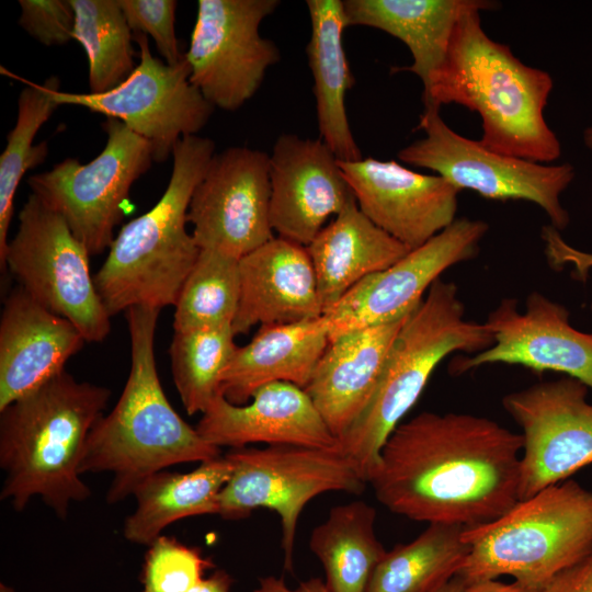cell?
I'll use <instances>...</instances> for the list:
<instances>
[{
	"label": "cell",
	"instance_id": "11",
	"mask_svg": "<svg viewBox=\"0 0 592 592\" xmlns=\"http://www.w3.org/2000/svg\"><path fill=\"white\" fill-rule=\"evenodd\" d=\"M418 129L425 136L398 152L402 162L435 171L460 191L471 190L488 200L535 203L555 229L568 226L560 194L574 177L571 164L548 166L491 151L454 132L433 103H424Z\"/></svg>",
	"mask_w": 592,
	"mask_h": 592
},
{
	"label": "cell",
	"instance_id": "21",
	"mask_svg": "<svg viewBox=\"0 0 592 592\" xmlns=\"http://www.w3.org/2000/svg\"><path fill=\"white\" fill-rule=\"evenodd\" d=\"M84 343L69 320L12 289L0 318V410L66 371Z\"/></svg>",
	"mask_w": 592,
	"mask_h": 592
},
{
	"label": "cell",
	"instance_id": "7",
	"mask_svg": "<svg viewBox=\"0 0 592 592\" xmlns=\"http://www.w3.org/2000/svg\"><path fill=\"white\" fill-rule=\"evenodd\" d=\"M469 554L458 571L466 583L511 576L544 589L592 550V491L572 479L519 501L491 523L465 528Z\"/></svg>",
	"mask_w": 592,
	"mask_h": 592
},
{
	"label": "cell",
	"instance_id": "10",
	"mask_svg": "<svg viewBox=\"0 0 592 592\" xmlns=\"http://www.w3.org/2000/svg\"><path fill=\"white\" fill-rule=\"evenodd\" d=\"M103 150L90 162L67 158L27 179L32 193L57 213L90 255L110 248L132 185L151 167L152 145L123 122L106 117Z\"/></svg>",
	"mask_w": 592,
	"mask_h": 592
},
{
	"label": "cell",
	"instance_id": "16",
	"mask_svg": "<svg viewBox=\"0 0 592 592\" xmlns=\"http://www.w3.org/2000/svg\"><path fill=\"white\" fill-rule=\"evenodd\" d=\"M187 223L200 250L238 260L273 239L269 155L241 146L215 153L192 195Z\"/></svg>",
	"mask_w": 592,
	"mask_h": 592
},
{
	"label": "cell",
	"instance_id": "24",
	"mask_svg": "<svg viewBox=\"0 0 592 592\" xmlns=\"http://www.w3.org/2000/svg\"><path fill=\"white\" fill-rule=\"evenodd\" d=\"M328 344L323 316L296 323L260 326L248 344L237 346L218 392L241 406L267 384L284 382L304 389Z\"/></svg>",
	"mask_w": 592,
	"mask_h": 592
},
{
	"label": "cell",
	"instance_id": "15",
	"mask_svg": "<svg viewBox=\"0 0 592 592\" xmlns=\"http://www.w3.org/2000/svg\"><path fill=\"white\" fill-rule=\"evenodd\" d=\"M488 229L489 225L483 220L456 218L391 266L360 281L322 315L329 341L408 316L443 272L479 253V242Z\"/></svg>",
	"mask_w": 592,
	"mask_h": 592
},
{
	"label": "cell",
	"instance_id": "13",
	"mask_svg": "<svg viewBox=\"0 0 592 592\" xmlns=\"http://www.w3.org/2000/svg\"><path fill=\"white\" fill-rule=\"evenodd\" d=\"M139 64L114 89L101 93H71L60 89L54 96L59 106L78 105L123 122L147 139L155 162H164L177 143L197 133L208 122L214 106L190 80V66L183 58L168 65L153 57L147 35L135 34Z\"/></svg>",
	"mask_w": 592,
	"mask_h": 592
},
{
	"label": "cell",
	"instance_id": "22",
	"mask_svg": "<svg viewBox=\"0 0 592 592\" xmlns=\"http://www.w3.org/2000/svg\"><path fill=\"white\" fill-rule=\"evenodd\" d=\"M236 335L257 326L286 325L322 316L316 273L306 247L274 237L239 260Z\"/></svg>",
	"mask_w": 592,
	"mask_h": 592
},
{
	"label": "cell",
	"instance_id": "9",
	"mask_svg": "<svg viewBox=\"0 0 592 592\" xmlns=\"http://www.w3.org/2000/svg\"><path fill=\"white\" fill-rule=\"evenodd\" d=\"M18 218L1 270L41 305L69 320L86 342H102L111 332V316L95 287L86 247L33 193Z\"/></svg>",
	"mask_w": 592,
	"mask_h": 592
},
{
	"label": "cell",
	"instance_id": "3",
	"mask_svg": "<svg viewBox=\"0 0 592 592\" xmlns=\"http://www.w3.org/2000/svg\"><path fill=\"white\" fill-rule=\"evenodd\" d=\"M160 309L135 306L125 311L130 339V371L122 395L109 414L91 430L80 474L112 473L106 501L117 503L164 468L207 462L221 449L205 441L170 405L155 357Z\"/></svg>",
	"mask_w": 592,
	"mask_h": 592
},
{
	"label": "cell",
	"instance_id": "5",
	"mask_svg": "<svg viewBox=\"0 0 592 592\" xmlns=\"http://www.w3.org/2000/svg\"><path fill=\"white\" fill-rule=\"evenodd\" d=\"M215 144L198 135L181 138L173 148L168 186L147 213L124 225L94 275L110 316L135 306H174L200 248L186 231L194 190L213 156Z\"/></svg>",
	"mask_w": 592,
	"mask_h": 592
},
{
	"label": "cell",
	"instance_id": "28",
	"mask_svg": "<svg viewBox=\"0 0 592 592\" xmlns=\"http://www.w3.org/2000/svg\"><path fill=\"white\" fill-rule=\"evenodd\" d=\"M232 467L224 456L200 463L185 474L161 470L143 481L134 492L136 509L126 519L127 540L149 546L173 522L219 512V494Z\"/></svg>",
	"mask_w": 592,
	"mask_h": 592
},
{
	"label": "cell",
	"instance_id": "17",
	"mask_svg": "<svg viewBox=\"0 0 592 592\" xmlns=\"http://www.w3.org/2000/svg\"><path fill=\"white\" fill-rule=\"evenodd\" d=\"M568 309L539 292H532L525 310L515 298H503L488 314L486 327L493 344L452 364L463 374L487 364L521 365L535 372L554 371L582 382L592 389V333L573 328Z\"/></svg>",
	"mask_w": 592,
	"mask_h": 592
},
{
	"label": "cell",
	"instance_id": "33",
	"mask_svg": "<svg viewBox=\"0 0 592 592\" xmlns=\"http://www.w3.org/2000/svg\"><path fill=\"white\" fill-rule=\"evenodd\" d=\"M231 325L177 330L170 345L174 385L189 414L203 413L236 349Z\"/></svg>",
	"mask_w": 592,
	"mask_h": 592
},
{
	"label": "cell",
	"instance_id": "36",
	"mask_svg": "<svg viewBox=\"0 0 592 592\" xmlns=\"http://www.w3.org/2000/svg\"><path fill=\"white\" fill-rule=\"evenodd\" d=\"M132 32L150 35L168 65L178 64L180 53L175 36V0H117Z\"/></svg>",
	"mask_w": 592,
	"mask_h": 592
},
{
	"label": "cell",
	"instance_id": "20",
	"mask_svg": "<svg viewBox=\"0 0 592 592\" xmlns=\"http://www.w3.org/2000/svg\"><path fill=\"white\" fill-rule=\"evenodd\" d=\"M196 430L219 448L253 443L340 448L307 392L284 382L262 386L241 406L217 395L202 413Z\"/></svg>",
	"mask_w": 592,
	"mask_h": 592
},
{
	"label": "cell",
	"instance_id": "37",
	"mask_svg": "<svg viewBox=\"0 0 592 592\" xmlns=\"http://www.w3.org/2000/svg\"><path fill=\"white\" fill-rule=\"evenodd\" d=\"M19 25L45 46L73 39L75 12L69 0H20Z\"/></svg>",
	"mask_w": 592,
	"mask_h": 592
},
{
	"label": "cell",
	"instance_id": "12",
	"mask_svg": "<svg viewBox=\"0 0 592 592\" xmlns=\"http://www.w3.org/2000/svg\"><path fill=\"white\" fill-rule=\"evenodd\" d=\"M278 4L277 0H198L184 57L191 82L214 109H240L280 60L278 47L260 34L262 21Z\"/></svg>",
	"mask_w": 592,
	"mask_h": 592
},
{
	"label": "cell",
	"instance_id": "14",
	"mask_svg": "<svg viewBox=\"0 0 592 592\" xmlns=\"http://www.w3.org/2000/svg\"><path fill=\"white\" fill-rule=\"evenodd\" d=\"M588 386L565 376L505 395L502 405L522 430L519 501L592 464Z\"/></svg>",
	"mask_w": 592,
	"mask_h": 592
},
{
	"label": "cell",
	"instance_id": "27",
	"mask_svg": "<svg viewBox=\"0 0 592 592\" xmlns=\"http://www.w3.org/2000/svg\"><path fill=\"white\" fill-rule=\"evenodd\" d=\"M310 38L306 47L314 80V95L319 138L340 161L362 159V152L350 127L346 92L354 84L343 47L348 26L343 1L307 0Z\"/></svg>",
	"mask_w": 592,
	"mask_h": 592
},
{
	"label": "cell",
	"instance_id": "23",
	"mask_svg": "<svg viewBox=\"0 0 592 592\" xmlns=\"http://www.w3.org/2000/svg\"><path fill=\"white\" fill-rule=\"evenodd\" d=\"M407 317L329 341L304 390L339 441L367 406Z\"/></svg>",
	"mask_w": 592,
	"mask_h": 592
},
{
	"label": "cell",
	"instance_id": "35",
	"mask_svg": "<svg viewBox=\"0 0 592 592\" xmlns=\"http://www.w3.org/2000/svg\"><path fill=\"white\" fill-rule=\"evenodd\" d=\"M196 548L159 536L149 545L143 568V592H189L213 568Z\"/></svg>",
	"mask_w": 592,
	"mask_h": 592
},
{
	"label": "cell",
	"instance_id": "45",
	"mask_svg": "<svg viewBox=\"0 0 592 592\" xmlns=\"http://www.w3.org/2000/svg\"><path fill=\"white\" fill-rule=\"evenodd\" d=\"M591 311H592V304H591Z\"/></svg>",
	"mask_w": 592,
	"mask_h": 592
},
{
	"label": "cell",
	"instance_id": "18",
	"mask_svg": "<svg viewBox=\"0 0 592 592\" xmlns=\"http://www.w3.org/2000/svg\"><path fill=\"white\" fill-rule=\"evenodd\" d=\"M339 166L360 210L410 250L456 220L460 190L440 175L375 158L339 160Z\"/></svg>",
	"mask_w": 592,
	"mask_h": 592
},
{
	"label": "cell",
	"instance_id": "43",
	"mask_svg": "<svg viewBox=\"0 0 592 592\" xmlns=\"http://www.w3.org/2000/svg\"><path fill=\"white\" fill-rule=\"evenodd\" d=\"M583 139H584L585 145H587L589 148L592 149V126L588 127V128L584 130Z\"/></svg>",
	"mask_w": 592,
	"mask_h": 592
},
{
	"label": "cell",
	"instance_id": "31",
	"mask_svg": "<svg viewBox=\"0 0 592 592\" xmlns=\"http://www.w3.org/2000/svg\"><path fill=\"white\" fill-rule=\"evenodd\" d=\"M27 83L19 94L16 121L7 135V145L0 156V262L9 243L19 183L27 170L42 164L48 155L47 143L35 145V136L59 107L54 96L60 89L57 77H49L42 84Z\"/></svg>",
	"mask_w": 592,
	"mask_h": 592
},
{
	"label": "cell",
	"instance_id": "1",
	"mask_svg": "<svg viewBox=\"0 0 592 592\" xmlns=\"http://www.w3.org/2000/svg\"><path fill=\"white\" fill-rule=\"evenodd\" d=\"M522 435L486 417L423 411L401 422L368 479L390 512L478 527L519 502Z\"/></svg>",
	"mask_w": 592,
	"mask_h": 592
},
{
	"label": "cell",
	"instance_id": "26",
	"mask_svg": "<svg viewBox=\"0 0 592 592\" xmlns=\"http://www.w3.org/2000/svg\"><path fill=\"white\" fill-rule=\"evenodd\" d=\"M310 257L322 315L354 285L386 270L410 249L374 225L355 197L306 247Z\"/></svg>",
	"mask_w": 592,
	"mask_h": 592
},
{
	"label": "cell",
	"instance_id": "42",
	"mask_svg": "<svg viewBox=\"0 0 592 592\" xmlns=\"http://www.w3.org/2000/svg\"><path fill=\"white\" fill-rule=\"evenodd\" d=\"M465 587V580L456 574L445 583L441 584L433 592H464Z\"/></svg>",
	"mask_w": 592,
	"mask_h": 592
},
{
	"label": "cell",
	"instance_id": "25",
	"mask_svg": "<svg viewBox=\"0 0 592 592\" xmlns=\"http://www.w3.org/2000/svg\"><path fill=\"white\" fill-rule=\"evenodd\" d=\"M489 0H344L348 26H368L388 33L410 50L413 62L391 70L411 71L425 90L443 66L455 26L473 9H497Z\"/></svg>",
	"mask_w": 592,
	"mask_h": 592
},
{
	"label": "cell",
	"instance_id": "4",
	"mask_svg": "<svg viewBox=\"0 0 592 592\" xmlns=\"http://www.w3.org/2000/svg\"><path fill=\"white\" fill-rule=\"evenodd\" d=\"M106 387L79 382L64 371L0 410V498L23 511L41 497L60 519L90 488L80 474L88 436L104 414Z\"/></svg>",
	"mask_w": 592,
	"mask_h": 592
},
{
	"label": "cell",
	"instance_id": "8",
	"mask_svg": "<svg viewBox=\"0 0 592 592\" xmlns=\"http://www.w3.org/2000/svg\"><path fill=\"white\" fill-rule=\"evenodd\" d=\"M225 457L232 473L219 494L218 515L241 520L257 509L277 513L286 571H293L297 523L306 504L325 492L361 494L367 485L341 448L280 444L232 448Z\"/></svg>",
	"mask_w": 592,
	"mask_h": 592
},
{
	"label": "cell",
	"instance_id": "34",
	"mask_svg": "<svg viewBox=\"0 0 592 592\" xmlns=\"http://www.w3.org/2000/svg\"><path fill=\"white\" fill-rule=\"evenodd\" d=\"M239 300V260L201 250L174 305L173 329L232 326Z\"/></svg>",
	"mask_w": 592,
	"mask_h": 592
},
{
	"label": "cell",
	"instance_id": "44",
	"mask_svg": "<svg viewBox=\"0 0 592 592\" xmlns=\"http://www.w3.org/2000/svg\"><path fill=\"white\" fill-rule=\"evenodd\" d=\"M0 592H14L13 588L7 585V584H3L1 583L0 584Z\"/></svg>",
	"mask_w": 592,
	"mask_h": 592
},
{
	"label": "cell",
	"instance_id": "40",
	"mask_svg": "<svg viewBox=\"0 0 592 592\" xmlns=\"http://www.w3.org/2000/svg\"><path fill=\"white\" fill-rule=\"evenodd\" d=\"M464 592H543V590L524 585L517 581L503 583L496 579H489L466 583Z\"/></svg>",
	"mask_w": 592,
	"mask_h": 592
},
{
	"label": "cell",
	"instance_id": "38",
	"mask_svg": "<svg viewBox=\"0 0 592 592\" xmlns=\"http://www.w3.org/2000/svg\"><path fill=\"white\" fill-rule=\"evenodd\" d=\"M543 592H592V550L556 574Z\"/></svg>",
	"mask_w": 592,
	"mask_h": 592
},
{
	"label": "cell",
	"instance_id": "29",
	"mask_svg": "<svg viewBox=\"0 0 592 592\" xmlns=\"http://www.w3.org/2000/svg\"><path fill=\"white\" fill-rule=\"evenodd\" d=\"M376 510L362 500L333 506L309 538L320 560L330 592H365L369 578L386 554L375 531Z\"/></svg>",
	"mask_w": 592,
	"mask_h": 592
},
{
	"label": "cell",
	"instance_id": "6",
	"mask_svg": "<svg viewBox=\"0 0 592 592\" xmlns=\"http://www.w3.org/2000/svg\"><path fill=\"white\" fill-rule=\"evenodd\" d=\"M493 342L485 323L465 318L456 284L436 280L406 318L367 406L339 441L341 451L367 483L382 447L417 402L440 362L453 352L479 353Z\"/></svg>",
	"mask_w": 592,
	"mask_h": 592
},
{
	"label": "cell",
	"instance_id": "2",
	"mask_svg": "<svg viewBox=\"0 0 592 592\" xmlns=\"http://www.w3.org/2000/svg\"><path fill=\"white\" fill-rule=\"evenodd\" d=\"M481 11L469 10L458 20L446 59L423 90V102L440 107L456 103L477 112L482 119L479 141L491 151L538 163L555 161L561 146L544 116L553 78L491 39L481 26Z\"/></svg>",
	"mask_w": 592,
	"mask_h": 592
},
{
	"label": "cell",
	"instance_id": "30",
	"mask_svg": "<svg viewBox=\"0 0 592 592\" xmlns=\"http://www.w3.org/2000/svg\"><path fill=\"white\" fill-rule=\"evenodd\" d=\"M465 526L431 523L413 540L387 550L365 592H433L458 573L470 546Z\"/></svg>",
	"mask_w": 592,
	"mask_h": 592
},
{
	"label": "cell",
	"instance_id": "32",
	"mask_svg": "<svg viewBox=\"0 0 592 592\" xmlns=\"http://www.w3.org/2000/svg\"><path fill=\"white\" fill-rule=\"evenodd\" d=\"M75 12L73 39L89 61L90 93H105L134 71L132 31L117 0H69Z\"/></svg>",
	"mask_w": 592,
	"mask_h": 592
},
{
	"label": "cell",
	"instance_id": "39",
	"mask_svg": "<svg viewBox=\"0 0 592 592\" xmlns=\"http://www.w3.org/2000/svg\"><path fill=\"white\" fill-rule=\"evenodd\" d=\"M253 592H330L326 582L320 578H310L299 583L296 589L287 587L282 578L267 576L259 580V584Z\"/></svg>",
	"mask_w": 592,
	"mask_h": 592
},
{
	"label": "cell",
	"instance_id": "19",
	"mask_svg": "<svg viewBox=\"0 0 592 592\" xmlns=\"http://www.w3.org/2000/svg\"><path fill=\"white\" fill-rule=\"evenodd\" d=\"M269 175L271 227L304 247L354 197L339 159L320 138L281 135L269 155Z\"/></svg>",
	"mask_w": 592,
	"mask_h": 592
},
{
	"label": "cell",
	"instance_id": "41",
	"mask_svg": "<svg viewBox=\"0 0 592 592\" xmlns=\"http://www.w3.org/2000/svg\"><path fill=\"white\" fill-rule=\"evenodd\" d=\"M231 577L223 569L215 570L189 592H230Z\"/></svg>",
	"mask_w": 592,
	"mask_h": 592
}]
</instances>
